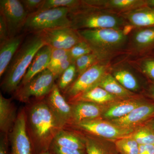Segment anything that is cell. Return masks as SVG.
Segmentation results:
<instances>
[{"mask_svg": "<svg viewBox=\"0 0 154 154\" xmlns=\"http://www.w3.org/2000/svg\"><path fill=\"white\" fill-rule=\"evenodd\" d=\"M25 109L26 126L34 154L49 151L58 132L65 126L46 102L45 98L27 104Z\"/></svg>", "mask_w": 154, "mask_h": 154, "instance_id": "cell-1", "label": "cell"}, {"mask_svg": "<svg viewBox=\"0 0 154 154\" xmlns=\"http://www.w3.org/2000/svg\"><path fill=\"white\" fill-rule=\"evenodd\" d=\"M45 45L37 34H33L23 42L8 67L1 83V88L4 93L14 94L25 76L34 55Z\"/></svg>", "mask_w": 154, "mask_h": 154, "instance_id": "cell-2", "label": "cell"}, {"mask_svg": "<svg viewBox=\"0 0 154 154\" xmlns=\"http://www.w3.org/2000/svg\"><path fill=\"white\" fill-rule=\"evenodd\" d=\"M82 39L90 45L93 53L102 61L119 53L128 42L123 29L115 28L85 29L78 30Z\"/></svg>", "mask_w": 154, "mask_h": 154, "instance_id": "cell-3", "label": "cell"}, {"mask_svg": "<svg viewBox=\"0 0 154 154\" xmlns=\"http://www.w3.org/2000/svg\"><path fill=\"white\" fill-rule=\"evenodd\" d=\"M69 17L72 28L77 30L102 28L123 29L128 25L121 15L87 8L82 4L79 8L70 11Z\"/></svg>", "mask_w": 154, "mask_h": 154, "instance_id": "cell-4", "label": "cell"}, {"mask_svg": "<svg viewBox=\"0 0 154 154\" xmlns=\"http://www.w3.org/2000/svg\"><path fill=\"white\" fill-rule=\"evenodd\" d=\"M70 9L61 8L38 11L28 15L23 31L35 34L42 30L59 27H71Z\"/></svg>", "mask_w": 154, "mask_h": 154, "instance_id": "cell-5", "label": "cell"}, {"mask_svg": "<svg viewBox=\"0 0 154 154\" xmlns=\"http://www.w3.org/2000/svg\"><path fill=\"white\" fill-rule=\"evenodd\" d=\"M56 80L52 72L46 69L34 76L28 83L19 86L13 94L14 98L27 104L44 99L52 90Z\"/></svg>", "mask_w": 154, "mask_h": 154, "instance_id": "cell-6", "label": "cell"}, {"mask_svg": "<svg viewBox=\"0 0 154 154\" xmlns=\"http://www.w3.org/2000/svg\"><path fill=\"white\" fill-rule=\"evenodd\" d=\"M111 66L107 62H101L94 65L78 76L74 83L63 95L69 103L92 88L98 86L99 82Z\"/></svg>", "mask_w": 154, "mask_h": 154, "instance_id": "cell-7", "label": "cell"}, {"mask_svg": "<svg viewBox=\"0 0 154 154\" xmlns=\"http://www.w3.org/2000/svg\"><path fill=\"white\" fill-rule=\"evenodd\" d=\"M28 15L21 1H0V15L7 24L9 38L21 34Z\"/></svg>", "mask_w": 154, "mask_h": 154, "instance_id": "cell-8", "label": "cell"}, {"mask_svg": "<svg viewBox=\"0 0 154 154\" xmlns=\"http://www.w3.org/2000/svg\"><path fill=\"white\" fill-rule=\"evenodd\" d=\"M35 34L46 45L55 49L69 50L82 40L78 30L71 27L46 29Z\"/></svg>", "mask_w": 154, "mask_h": 154, "instance_id": "cell-9", "label": "cell"}, {"mask_svg": "<svg viewBox=\"0 0 154 154\" xmlns=\"http://www.w3.org/2000/svg\"><path fill=\"white\" fill-rule=\"evenodd\" d=\"M74 127L94 136L109 139L127 137L133 132L132 128H124L99 119L82 122L67 128Z\"/></svg>", "mask_w": 154, "mask_h": 154, "instance_id": "cell-10", "label": "cell"}, {"mask_svg": "<svg viewBox=\"0 0 154 154\" xmlns=\"http://www.w3.org/2000/svg\"><path fill=\"white\" fill-rule=\"evenodd\" d=\"M11 154H34L26 126L25 109L18 112L17 121L9 134Z\"/></svg>", "mask_w": 154, "mask_h": 154, "instance_id": "cell-11", "label": "cell"}, {"mask_svg": "<svg viewBox=\"0 0 154 154\" xmlns=\"http://www.w3.org/2000/svg\"><path fill=\"white\" fill-rule=\"evenodd\" d=\"M128 37V51L131 54L148 55L154 51V28H134Z\"/></svg>", "mask_w": 154, "mask_h": 154, "instance_id": "cell-12", "label": "cell"}, {"mask_svg": "<svg viewBox=\"0 0 154 154\" xmlns=\"http://www.w3.org/2000/svg\"><path fill=\"white\" fill-rule=\"evenodd\" d=\"M82 2L83 5L87 8L120 15L146 6L145 0H82Z\"/></svg>", "mask_w": 154, "mask_h": 154, "instance_id": "cell-13", "label": "cell"}, {"mask_svg": "<svg viewBox=\"0 0 154 154\" xmlns=\"http://www.w3.org/2000/svg\"><path fill=\"white\" fill-rule=\"evenodd\" d=\"M45 99L65 127H68L71 122L72 105L64 97L56 84L54 85Z\"/></svg>", "mask_w": 154, "mask_h": 154, "instance_id": "cell-14", "label": "cell"}, {"mask_svg": "<svg viewBox=\"0 0 154 154\" xmlns=\"http://www.w3.org/2000/svg\"><path fill=\"white\" fill-rule=\"evenodd\" d=\"M154 118V102H145L124 117L112 120L113 124L126 128Z\"/></svg>", "mask_w": 154, "mask_h": 154, "instance_id": "cell-15", "label": "cell"}, {"mask_svg": "<svg viewBox=\"0 0 154 154\" xmlns=\"http://www.w3.org/2000/svg\"><path fill=\"white\" fill-rule=\"evenodd\" d=\"M70 104L72 105V115L71 122L68 127L82 122L97 119L102 113L101 107L96 103L77 101Z\"/></svg>", "mask_w": 154, "mask_h": 154, "instance_id": "cell-16", "label": "cell"}, {"mask_svg": "<svg viewBox=\"0 0 154 154\" xmlns=\"http://www.w3.org/2000/svg\"><path fill=\"white\" fill-rule=\"evenodd\" d=\"M134 28H154V8L145 6L121 14Z\"/></svg>", "mask_w": 154, "mask_h": 154, "instance_id": "cell-17", "label": "cell"}, {"mask_svg": "<svg viewBox=\"0 0 154 154\" xmlns=\"http://www.w3.org/2000/svg\"><path fill=\"white\" fill-rule=\"evenodd\" d=\"M24 34H19L0 42V77L7 71L9 65L24 41Z\"/></svg>", "mask_w": 154, "mask_h": 154, "instance_id": "cell-18", "label": "cell"}, {"mask_svg": "<svg viewBox=\"0 0 154 154\" xmlns=\"http://www.w3.org/2000/svg\"><path fill=\"white\" fill-rule=\"evenodd\" d=\"M52 50V48L46 45L38 50L34 55L19 86L28 83L34 76L48 69L50 61Z\"/></svg>", "mask_w": 154, "mask_h": 154, "instance_id": "cell-19", "label": "cell"}, {"mask_svg": "<svg viewBox=\"0 0 154 154\" xmlns=\"http://www.w3.org/2000/svg\"><path fill=\"white\" fill-rule=\"evenodd\" d=\"M18 113L11 99L0 94V130L1 133L9 134L17 121Z\"/></svg>", "mask_w": 154, "mask_h": 154, "instance_id": "cell-20", "label": "cell"}, {"mask_svg": "<svg viewBox=\"0 0 154 154\" xmlns=\"http://www.w3.org/2000/svg\"><path fill=\"white\" fill-rule=\"evenodd\" d=\"M51 144L75 149H86L85 137H82L68 128L60 130L55 136Z\"/></svg>", "mask_w": 154, "mask_h": 154, "instance_id": "cell-21", "label": "cell"}, {"mask_svg": "<svg viewBox=\"0 0 154 154\" xmlns=\"http://www.w3.org/2000/svg\"><path fill=\"white\" fill-rule=\"evenodd\" d=\"M144 102L130 99L117 102L109 107L104 113L103 116L112 120L122 118Z\"/></svg>", "mask_w": 154, "mask_h": 154, "instance_id": "cell-22", "label": "cell"}, {"mask_svg": "<svg viewBox=\"0 0 154 154\" xmlns=\"http://www.w3.org/2000/svg\"><path fill=\"white\" fill-rule=\"evenodd\" d=\"M117 98L105 89L97 86L82 94L69 103L77 101H85L99 105L113 102Z\"/></svg>", "mask_w": 154, "mask_h": 154, "instance_id": "cell-23", "label": "cell"}, {"mask_svg": "<svg viewBox=\"0 0 154 154\" xmlns=\"http://www.w3.org/2000/svg\"><path fill=\"white\" fill-rule=\"evenodd\" d=\"M98 86L117 98H129L134 94L122 87L109 72L103 77Z\"/></svg>", "mask_w": 154, "mask_h": 154, "instance_id": "cell-24", "label": "cell"}, {"mask_svg": "<svg viewBox=\"0 0 154 154\" xmlns=\"http://www.w3.org/2000/svg\"><path fill=\"white\" fill-rule=\"evenodd\" d=\"M112 69L111 75L122 87L130 91H137L139 88L138 82L132 72L122 66Z\"/></svg>", "mask_w": 154, "mask_h": 154, "instance_id": "cell-25", "label": "cell"}, {"mask_svg": "<svg viewBox=\"0 0 154 154\" xmlns=\"http://www.w3.org/2000/svg\"><path fill=\"white\" fill-rule=\"evenodd\" d=\"M128 63L154 82V57L145 56L138 59L130 60Z\"/></svg>", "mask_w": 154, "mask_h": 154, "instance_id": "cell-26", "label": "cell"}, {"mask_svg": "<svg viewBox=\"0 0 154 154\" xmlns=\"http://www.w3.org/2000/svg\"><path fill=\"white\" fill-rule=\"evenodd\" d=\"M85 137L87 154H117L94 137L87 135Z\"/></svg>", "mask_w": 154, "mask_h": 154, "instance_id": "cell-27", "label": "cell"}, {"mask_svg": "<svg viewBox=\"0 0 154 154\" xmlns=\"http://www.w3.org/2000/svg\"><path fill=\"white\" fill-rule=\"evenodd\" d=\"M115 148L120 154H138L139 145L132 137H127L116 141Z\"/></svg>", "mask_w": 154, "mask_h": 154, "instance_id": "cell-28", "label": "cell"}, {"mask_svg": "<svg viewBox=\"0 0 154 154\" xmlns=\"http://www.w3.org/2000/svg\"><path fill=\"white\" fill-rule=\"evenodd\" d=\"M77 75L75 66L72 63L59 77L56 84L62 94H63L71 86L76 79Z\"/></svg>", "mask_w": 154, "mask_h": 154, "instance_id": "cell-29", "label": "cell"}, {"mask_svg": "<svg viewBox=\"0 0 154 154\" xmlns=\"http://www.w3.org/2000/svg\"><path fill=\"white\" fill-rule=\"evenodd\" d=\"M82 4V1L79 0H44L38 11L61 8H68L70 11H73L79 8Z\"/></svg>", "mask_w": 154, "mask_h": 154, "instance_id": "cell-30", "label": "cell"}, {"mask_svg": "<svg viewBox=\"0 0 154 154\" xmlns=\"http://www.w3.org/2000/svg\"><path fill=\"white\" fill-rule=\"evenodd\" d=\"M102 61L100 58L94 53L83 56L77 59L74 63L78 76L96 63Z\"/></svg>", "mask_w": 154, "mask_h": 154, "instance_id": "cell-31", "label": "cell"}, {"mask_svg": "<svg viewBox=\"0 0 154 154\" xmlns=\"http://www.w3.org/2000/svg\"><path fill=\"white\" fill-rule=\"evenodd\" d=\"M131 137L139 145H154V130L148 126L139 129Z\"/></svg>", "mask_w": 154, "mask_h": 154, "instance_id": "cell-32", "label": "cell"}, {"mask_svg": "<svg viewBox=\"0 0 154 154\" xmlns=\"http://www.w3.org/2000/svg\"><path fill=\"white\" fill-rule=\"evenodd\" d=\"M91 53L93 51L90 45L83 39L69 50L70 56L73 63L77 59Z\"/></svg>", "mask_w": 154, "mask_h": 154, "instance_id": "cell-33", "label": "cell"}, {"mask_svg": "<svg viewBox=\"0 0 154 154\" xmlns=\"http://www.w3.org/2000/svg\"><path fill=\"white\" fill-rule=\"evenodd\" d=\"M69 50L52 48L51 56L50 61L48 69L51 72L56 68L61 60L67 54L69 53Z\"/></svg>", "mask_w": 154, "mask_h": 154, "instance_id": "cell-34", "label": "cell"}, {"mask_svg": "<svg viewBox=\"0 0 154 154\" xmlns=\"http://www.w3.org/2000/svg\"><path fill=\"white\" fill-rule=\"evenodd\" d=\"M72 63H73L72 61L71 58L70 56L69 53H69L61 60L57 66L52 72L54 75L55 76L56 79H57L70 66Z\"/></svg>", "mask_w": 154, "mask_h": 154, "instance_id": "cell-35", "label": "cell"}, {"mask_svg": "<svg viewBox=\"0 0 154 154\" xmlns=\"http://www.w3.org/2000/svg\"><path fill=\"white\" fill-rule=\"evenodd\" d=\"M49 152L51 154H87L86 149H75L51 144Z\"/></svg>", "mask_w": 154, "mask_h": 154, "instance_id": "cell-36", "label": "cell"}, {"mask_svg": "<svg viewBox=\"0 0 154 154\" xmlns=\"http://www.w3.org/2000/svg\"><path fill=\"white\" fill-rule=\"evenodd\" d=\"M21 2L25 11L30 14L38 11L44 3V0H22Z\"/></svg>", "mask_w": 154, "mask_h": 154, "instance_id": "cell-37", "label": "cell"}, {"mask_svg": "<svg viewBox=\"0 0 154 154\" xmlns=\"http://www.w3.org/2000/svg\"><path fill=\"white\" fill-rule=\"evenodd\" d=\"M9 134L1 133L0 137V154H9Z\"/></svg>", "mask_w": 154, "mask_h": 154, "instance_id": "cell-38", "label": "cell"}, {"mask_svg": "<svg viewBox=\"0 0 154 154\" xmlns=\"http://www.w3.org/2000/svg\"><path fill=\"white\" fill-rule=\"evenodd\" d=\"M9 38L8 30L4 18L0 15V42L5 41Z\"/></svg>", "mask_w": 154, "mask_h": 154, "instance_id": "cell-39", "label": "cell"}, {"mask_svg": "<svg viewBox=\"0 0 154 154\" xmlns=\"http://www.w3.org/2000/svg\"><path fill=\"white\" fill-rule=\"evenodd\" d=\"M138 154H154V145H139Z\"/></svg>", "mask_w": 154, "mask_h": 154, "instance_id": "cell-40", "label": "cell"}, {"mask_svg": "<svg viewBox=\"0 0 154 154\" xmlns=\"http://www.w3.org/2000/svg\"><path fill=\"white\" fill-rule=\"evenodd\" d=\"M148 91L150 96L154 100V82L151 81L149 87Z\"/></svg>", "mask_w": 154, "mask_h": 154, "instance_id": "cell-41", "label": "cell"}, {"mask_svg": "<svg viewBox=\"0 0 154 154\" xmlns=\"http://www.w3.org/2000/svg\"><path fill=\"white\" fill-rule=\"evenodd\" d=\"M146 6L154 8V0H145Z\"/></svg>", "mask_w": 154, "mask_h": 154, "instance_id": "cell-42", "label": "cell"}, {"mask_svg": "<svg viewBox=\"0 0 154 154\" xmlns=\"http://www.w3.org/2000/svg\"><path fill=\"white\" fill-rule=\"evenodd\" d=\"M148 125L147 126L149 127L152 129L154 130V118L150 120H149Z\"/></svg>", "mask_w": 154, "mask_h": 154, "instance_id": "cell-43", "label": "cell"}, {"mask_svg": "<svg viewBox=\"0 0 154 154\" xmlns=\"http://www.w3.org/2000/svg\"><path fill=\"white\" fill-rule=\"evenodd\" d=\"M146 56H150L154 57V51H153L150 54H149L148 55Z\"/></svg>", "mask_w": 154, "mask_h": 154, "instance_id": "cell-44", "label": "cell"}, {"mask_svg": "<svg viewBox=\"0 0 154 154\" xmlns=\"http://www.w3.org/2000/svg\"><path fill=\"white\" fill-rule=\"evenodd\" d=\"M39 154H51V153L49 151H47L46 152H44L42 153Z\"/></svg>", "mask_w": 154, "mask_h": 154, "instance_id": "cell-45", "label": "cell"}, {"mask_svg": "<svg viewBox=\"0 0 154 154\" xmlns=\"http://www.w3.org/2000/svg\"></svg>", "mask_w": 154, "mask_h": 154, "instance_id": "cell-46", "label": "cell"}, {"mask_svg": "<svg viewBox=\"0 0 154 154\" xmlns=\"http://www.w3.org/2000/svg\"></svg>", "mask_w": 154, "mask_h": 154, "instance_id": "cell-47", "label": "cell"}]
</instances>
